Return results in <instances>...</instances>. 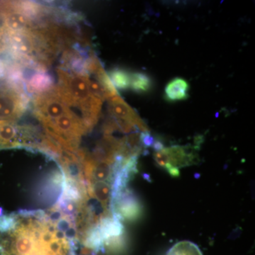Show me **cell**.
I'll return each instance as SVG.
<instances>
[{
  "label": "cell",
  "mask_w": 255,
  "mask_h": 255,
  "mask_svg": "<svg viewBox=\"0 0 255 255\" xmlns=\"http://www.w3.org/2000/svg\"><path fill=\"white\" fill-rule=\"evenodd\" d=\"M189 83L184 79L176 78L167 84L164 95L169 102L185 100L189 97Z\"/></svg>",
  "instance_id": "cell-3"
},
{
  "label": "cell",
  "mask_w": 255,
  "mask_h": 255,
  "mask_svg": "<svg viewBox=\"0 0 255 255\" xmlns=\"http://www.w3.org/2000/svg\"><path fill=\"white\" fill-rule=\"evenodd\" d=\"M191 147L175 145L156 151L154 156L156 162L169 171L170 173H178V167L190 164L194 162L195 155Z\"/></svg>",
  "instance_id": "cell-2"
},
{
  "label": "cell",
  "mask_w": 255,
  "mask_h": 255,
  "mask_svg": "<svg viewBox=\"0 0 255 255\" xmlns=\"http://www.w3.org/2000/svg\"><path fill=\"white\" fill-rule=\"evenodd\" d=\"M111 81L114 86L120 90H127L130 88V74L122 69L116 68L111 71L110 75Z\"/></svg>",
  "instance_id": "cell-7"
},
{
  "label": "cell",
  "mask_w": 255,
  "mask_h": 255,
  "mask_svg": "<svg viewBox=\"0 0 255 255\" xmlns=\"http://www.w3.org/2000/svg\"><path fill=\"white\" fill-rule=\"evenodd\" d=\"M152 87V80L147 74L140 72L130 74V88L132 91L139 94L147 93Z\"/></svg>",
  "instance_id": "cell-4"
},
{
  "label": "cell",
  "mask_w": 255,
  "mask_h": 255,
  "mask_svg": "<svg viewBox=\"0 0 255 255\" xmlns=\"http://www.w3.org/2000/svg\"><path fill=\"white\" fill-rule=\"evenodd\" d=\"M167 255H203L199 247L190 241H181L174 245Z\"/></svg>",
  "instance_id": "cell-6"
},
{
  "label": "cell",
  "mask_w": 255,
  "mask_h": 255,
  "mask_svg": "<svg viewBox=\"0 0 255 255\" xmlns=\"http://www.w3.org/2000/svg\"><path fill=\"white\" fill-rule=\"evenodd\" d=\"M39 73L33 75L29 80L28 85L30 89L33 92H47L50 90L53 85L51 77L45 71H38Z\"/></svg>",
  "instance_id": "cell-5"
},
{
  "label": "cell",
  "mask_w": 255,
  "mask_h": 255,
  "mask_svg": "<svg viewBox=\"0 0 255 255\" xmlns=\"http://www.w3.org/2000/svg\"><path fill=\"white\" fill-rule=\"evenodd\" d=\"M110 112L114 119V123L122 131L129 132L135 128L144 132L148 128L131 107L117 95L110 100Z\"/></svg>",
  "instance_id": "cell-1"
},
{
  "label": "cell",
  "mask_w": 255,
  "mask_h": 255,
  "mask_svg": "<svg viewBox=\"0 0 255 255\" xmlns=\"http://www.w3.org/2000/svg\"><path fill=\"white\" fill-rule=\"evenodd\" d=\"M6 65L0 60V79L3 78L6 75Z\"/></svg>",
  "instance_id": "cell-8"
}]
</instances>
